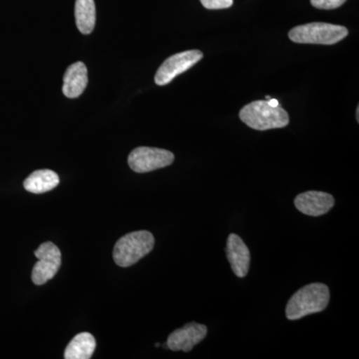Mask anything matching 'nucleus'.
<instances>
[{"instance_id":"f257e3e1","label":"nucleus","mask_w":359,"mask_h":359,"mask_svg":"<svg viewBox=\"0 0 359 359\" xmlns=\"http://www.w3.org/2000/svg\"><path fill=\"white\" fill-rule=\"evenodd\" d=\"M330 299V289L320 283H309L292 297L285 309L287 320H297L309 314L320 313L327 308Z\"/></svg>"},{"instance_id":"f03ea898","label":"nucleus","mask_w":359,"mask_h":359,"mask_svg":"<svg viewBox=\"0 0 359 359\" xmlns=\"http://www.w3.org/2000/svg\"><path fill=\"white\" fill-rule=\"evenodd\" d=\"M240 118L245 125L259 131L283 128L290 123L287 111L269 105L268 101H254L244 106L240 112Z\"/></svg>"},{"instance_id":"7ed1b4c3","label":"nucleus","mask_w":359,"mask_h":359,"mask_svg":"<svg viewBox=\"0 0 359 359\" xmlns=\"http://www.w3.org/2000/svg\"><path fill=\"white\" fill-rule=\"evenodd\" d=\"M154 245V236L150 231H132L116 243L113 257L118 266L128 268L150 254Z\"/></svg>"},{"instance_id":"20e7f679","label":"nucleus","mask_w":359,"mask_h":359,"mask_svg":"<svg viewBox=\"0 0 359 359\" xmlns=\"http://www.w3.org/2000/svg\"><path fill=\"white\" fill-rule=\"evenodd\" d=\"M348 30L344 26L325 22H313L295 26L289 32L294 43L332 45L346 39Z\"/></svg>"},{"instance_id":"39448f33","label":"nucleus","mask_w":359,"mask_h":359,"mask_svg":"<svg viewBox=\"0 0 359 359\" xmlns=\"http://www.w3.org/2000/svg\"><path fill=\"white\" fill-rule=\"evenodd\" d=\"M175 156L165 149L138 147L130 153L129 167L136 173H148L173 164Z\"/></svg>"},{"instance_id":"423d86ee","label":"nucleus","mask_w":359,"mask_h":359,"mask_svg":"<svg viewBox=\"0 0 359 359\" xmlns=\"http://www.w3.org/2000/svg\"><path fill=\"white\" fill-rule=\"evenodd\" d=\"M39 262L32 269V282L42 285L55 276L61 266V252L53 243L46 242L34 252Z\"/></svg>"},{"instance_id":"0eeeda50","label":"nucleus","mask_w":359,"mask_h":359,"mask_svg":"<svg viewBox=\"0 0 359 359\" xmlns=\"http://www.w3.org/2000/svg\"><path fill=\"white\" fill-rule=\"evenodd\" d=\"M204 54L200 50H188L180 52L175 55L170 56L160 66L155 75L156 84L159 86L169 84L175 78L187 70L192 68L194 65L203 58Z\"/></svg>"},{"instance_id":"6e6552de","label":"nucleus","mask_w":359,"mask_h":359,"mask_svg":"<svg viewBox=\"0 0 359 359\" xmlns=\"http://www.w3.org/2000/svg\"><path fill=\"white\" fill-rule=\"evenodd\" d=\"M208 328L197 323H187L183 327L174 330L167 339L168 348L173 351L189 353L207 337Z\"/></svg>"},{"instance_id":"1a4fd4ad","label":"nucleus","mask_w":359,"mask_h":359,"mask_svg":"<svg viewBox=\"0 0 359 359\" xmlns=\"http://www.w3.org/2000/svg\"><path fill=\"white\" fill-rule=\"evenodd\" d=\"M294 205L302 214L320 217L327 214L334 208V198L328 193L309 191L295 197Z\"/></svg>"},{"instance_id":"9d476101","label":"nucleus","mask_w":359,"mask_h":359,"mask_svg":"<svg viewBox=\"0 0 359 359\" xmlns=\"http://www.w3.org/2000/svg\"><path fill=\"white\" fill-rule=\"evenodd\" d=\"M226 252L233 273L238 278H245L249 273L250 254L244 241L236 233H231L226 241Z\"/></svg>"},{"instance_id":"9b49d317","label":"nucleus","mask_w":359,"mask_h":359,"mask_svg":"<svg viewBox=\"0 0 359 359\" xmlns=\"http://www.w3.org/2000/svg\"><path fill=\"white\" fill-rule=\"evenodd\" d=\"M88 84V71L84 63L76 62L70 65L63 78V94L67 98H77L83 93Z\"/></svg>"},{"instance_id":"f8f14e48","label":"nucleus","mask_w":359,"mask_h":359,"mask_svg":"<svg viewBox=\"0 0 359 359\" xmlns=\"http://www.w3.org/2000/svg\"><path fill=\"white\" fill-rule=\"evenodd\" d=\"M60 183L58 175L51 170H37L26 178L23 186L32 194H44L53 190Z\"/></svg>"},{"instance_id":"ddd939ff","label":"nucleus","mask_w":359,"mask_h":359,"mask_svg":"<svg viewBox=\"0 0 359 359\" xmlns=\"http://www.w3.org/2000/svg\"><path fill=\"white\" fill-rule=\"evenodd\" d=\"M96 349V340L89 332H81L73 337L65 353V359H89Z\"/></svg>"},{"instance_id":"4468645a","label":"nucleus","mask_w":359,"mask_h":359,"mask_svg":"<svg viewBox=\"0 0 359 359\" xmlns=\"http://www.w3.org/2000/svg\"><path fill=\"white\" fill-rule=\"evenodd\" d=\"M75 18L79 32L90 34L93 32L96 22V7L94 0H76Z\"/></svg>"},{"instance_id":"2eb2a0df","label":"nucleus","mask_w":359,"mask_h":359,"mask_svg":"<svg viewBox=\"0 0 359 359\" xmlns=\"http://www.w3.org/2000/svg\"><path fill=\"white\" fill-rule=\"evenodd\" d=\"M344 2H346V0H311V6L318 9H325V11L339 8Z\"/></svg>"},{"instance_id":"dca6fc26","label":"nucleus","mask_w":359,"mask_h":359,"mask_svg":"<svg viewBox=\"0 0 359 359\" xmlns=\"http://www.w3.org/2000/svg\"><path fill=\"white\" fill-rule=\"evenodd\" d=\"M203 6L207 9H224L230 8L233 6V0H200Z\"/></svg>"},{"instance_id":"f3484780","label":"nucleus","mask_w":359,"mask_h":359,"mask_svg":"<svg viewBox=\"0 0 359 359\" xmlns=\"http://www.w3.org/2000/svg\"><path fill=\"white\" fill-rule=\"evenodd\" d=\"M268 102L269 105L273 106V107H278V106H280V103H278V101L276 100V99H271Z\"/></svg>"},{"instance_id":"a211bd4d","label":"nucleus","mask_w":359,"mask_h":359,"mask_svg":"<svg viewBox=\"0 0 359 359\" xmlns=\"http://www.w3.org/2000/svg\"><path fill=\"white\" fill-rule=\"evenodd\" d=\"M266 101L271 100V96H268V95H266Z\"/></svg>"},{"instance_id":"6ab92c4d","label":"nucleus","mask_w":359,"mask_h":359,"mask_svg":"<svg viewBox=\"0 0 359 359\" xmlns=\"http://www.w3.org/2000/svg\"><path fill=\"white\" fill-rule=\"evenodd\" d=\"M155 346H156V347H159L161 346V344H156Z\"/></svg>"}]
</instances>
